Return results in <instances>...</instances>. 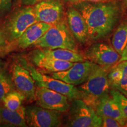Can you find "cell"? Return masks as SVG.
Masks as SVG:
<instances>
[{
  "label": "cell",
  "instance_id": "obj_5",
  "mask_svg": "<svg viewBox=\"0 0 127 127\" xmlns=\"http://www.w3.org/2000/svg\"><path fill=\"white\" fill-rule=\"evenodd\" d=\"M22 65L29 71L35 82L38 87H45L65 95L69 101L80 98V92L75 85L50 77L38 70L28 64L25 60H21Z\"/></svg>",
  "mask_w": 127,
  "mask_h": 127
},
{
  "label": "cell",
  "instance_id": "obj_21",
  "mask_svg": "<svg viewBox=\"0 0 127 127\" xmlns=\"http://www.w3.org/2000/svg\"><path fill=\"white\" fill-rule=\"evenodd\" d=\"M24 99L25 98L19 92L12 91L5 96L2 102L5 107L15 111L21 107L22 100Z\"/></svg>",
  "mask_w": 127,
  "mask_h": 127
},
{
  "label": "cell",
  "instance_id": "obj_27",
  "mask_svg": "<svg viewBox=\"0 0 127 127\" xmlns=\"http://www.w3.org/2000/svg\"><path fill=\"white\" fill-rule=\"evenodd\" d=\"M44 0H21L22 4L25 5H32Z\"/></svg>",
  "mask_w": 127,
  "mask_h": 127
},
{
  "label": "cell",
  "instance_id": "obj_17",
  "mask_svg": "<svg viewBox=\"0 0 127 127\" xmlns=\"http://www.w3.org/2000/svg\"><path fill=\"white\" fill-rule=\"evenodd\" d=\"M108 79L111 88L127 97V60L112 66L109 71Z\"/></svg>",
  "mask_w": 127,
  "mask_h": 127
},
{
  "label": "cell",
  "instance_id": "obj_25",
  "mask_svg": "<svg viewBox=\"0 0 127 127\" xmlns=\"http://www.w3.org/2000/svg\"><path fill=\"white\" fill-rule=\"evenodd\" d=\"M116 0H78V3L81 2H91V3H101V2H113Z\"/></svg>",
  "mask_w": 127,
  "mask_h": 127
},
{
  "label": "cell",
  "instance_id": "obj_12",
  "mask_svg": "<svg viewBox=\"0 0 127 127\" xmlns=\"http://www.w3.org/2000/svg\"><path fill=\"white\" fill-rule=\"evenodd\" d=\"M12 71L14 85L19 93L28 101L35 99V81L29 71L20 64H14Z\"/></svg>",
  "mask_w": 127,
  "mask_h": 127
},
{
  "label": "cell",
  "instance_id": "obj_18",
  "mask_svg": "<svg viewBox=\"0 0 127 127\" xmlns=\"http://www.w3.org/2000/svg\"><path fill=\"white\" fill-rule=\"evenodd\" d=\"M41 51L47 56L61 61L72 63L85 61V57L78 51H74L68 49H44Z\"/></svg>",
  "mask_w": 127,
  "mask_h": 127
},
{
  "label": "cell",
  "instance_id": "obj_15",
  "mask_svg": "<svg viewBox=\"0 0 127 127\" xmlns=\"http://www.w3.org/2000/svg\"><path fill=\"white\" fill-rule=\"evenodd\" d=\"M95 109L100 117L107 116L112 117L118 121L122 126L126 127V121L124 118L117 103L109 93L101 98Z\"/></svg>",
  "mask_w": 127,
  "mask_h": 127
},
{
  "label": "cell",
  "instance_id": "obj_16",
  "mask_svg": "<svg viewBox=\"0 0 127 127\" xmlns=\"http://www.w3.org/2000/svg\"><path fill=\"white\" fill-rule=\"evenodd\" d=\"M52 25L40 21L31 25L17 39L18 45L21 48H26L34 44L51 27Z\"/></svg>",
  "mask_w": 127,
  "mask_h": 127
},
{
  "label": "cell",
  "instance_id": "obj_13",
  "mask_svg": "<svg viewBox=\"0 0 127 127\" xmlns=\"http://www.w3.org/2000/svg\"><path fill=\"white\" fill-rule=\"evenodd\" d=\"M66 17L68 27L76 40L81 44L88 41V27L79 11L74 8H69L66 12Z\"/></svg>",
  "mask_w": 127,
  "mask_h": 127
},
{
  "label": "cell",
  "instance_id": "obj_20",
  "mask_svg": "<svg viewBox=\"0 0 127 127\" xmlns=\"http://www.w3.org/2000/svg\"><path fill=\"white\" fill-rule=\"evenodd\" d=\"M127 44V20L123 22L114 33L112 45L114 49L121 55Z\"/></svg>",
  "mask_w": 127,
  "mask_h": 127
},
{
  "label": "cell",
  "instance_id": "obj_30",
  "mask_svg": "<svg viewBox=\"0 0 127 127\" xmlns=\"http://www.w3.org/2000/svg\"><path fill=\"white\" fill-rule=\"evenodd\" d=\"M65 1H66V2L72 3V4H74L76 5L78 3V0H65Z\"/></svg>",
  "mask_w": 127,
  "mask_h": 127
},
{
  "label": "cell",
  "instance_id": "obj_8",
  "mask_svg": "<svg viewBox=\"0 0 127 127\" xmlns=\"http://www.w3.org/2000/svg\"><path fill=\"white\" fill-rule=\"evenodd\" d=\"M96 66L97 64L89 60L76 62L68 69L52 72V77L75 86L80 85L86 81Z\"/></svg>",
  "mask_w": 127,
  "mask_h": 127
},
{
  "label": "cell",
  "instance_id": "obj_9",
  "mask_svg": "<svg viewBox=\"0 0 127 127\" xmlns=\"http://www.w3.org/2000/svg\"><path fill=\"white\" fill-rule=\"evenodd\" d=\"M84 57L98 65L110 68L117 64L121 55L112 45L105 42H96L87 49Z\"/></svg>",
  "mask_w": 127,
  "mask_h": 127
},
{
  "label": "cell",
  "instance_id": "obj_10",
  "mask_svg": "<svg viewBox=\"0 0 127 127\" xmlns=\"http://www.w3.org/2000/svg\"><path fill=\"white\" fill-rule=\"evenodd\" d=\"M39 107L64 112L69 110L70 104L65 95L45 87H38L35 90V99Z\"/></svg>",
  "mask_w": 127,
  "mask_h": 127
},
{
  "label": "cell",
  "instance_id": "obj_2",
  "mask_svg": "<svg viewBox=\"0 0 127 127\" xmlns=\"http://www.w3.org/2000/svg\"><path fill=\"white\" fill-rule=\"evenodd\" d=\"M109 67L97 65L85 82L78 87L80 99L95 109L103 96L109 93Z\"/></svg>",
  "mask_w": 127,
  "mask_h": 127
},
{
  "label": "cell",
  "instance_id": "obj_14",
  "mask_svg": "<svg viewBox=\"0 0 127 127\" xmlns=\"http://www.w3.org/2000/svg\"><path fill=\"white\" fill-rule=\"evenodd\" d=\"M32 60L36 66L51 72L66 70L72 66L74 63L61 61L47 56L41 50L36 51L35 52Z\"/></svg>",
  "mask_w": 127,
  "mask_h": 127
},
{
  "label": "cell",
  "instance_id": "obj_11",
  "mask_svg": "<svg viewBox=\"0 0 127 127\" xmlns=\"http://www.w3.org/2000/svg\"><path fill=\"white\" fill-rule=\"evenodd\" d=\"M33 8L38 21L54 25L63 20L64 6L60 0H44Z\"/></svg>",
  "mask_w": 127,
  "mask_h": 127
},
{
  "label": "cell",
  "instance_id": "obj_23",
  "mask_svg": "<svg viewBox=\"0 0 127 127\" xmlns=\"http://www.w3.org/2000/svg\"><path fill=\"white\" fill-rule=\"evenodd\" d=\"M12 91V84L7 75L0 73V102L5 96Z\"/></svg>",
  "mask_w": 127,
  "mask_h": 127
},
{
  "label": "cell",
  "instance_id": "obj_3",
  "mask_svg": "<svg viewBox=\"0 0 127 127\" xmlns=\"http://www.w3.org/2000/svg\"><path fill=\"white\" fill-rule=\"evenodd\" d=\"M34 45L43 49H68L78 51L75 38L64 20L52 25Z\"/></svg>",
  "mask_w": 127,
  "mask_h": 127
},
{
  "label": "cell",
  "instance_id": "obj_6",
  "mask_svg": "<svg viewBox=\"0 0 127 127\" xmlns=\"http://www.w3.org/2000/svg\"><path fill=\"white\" fill-rule=\"evenodd\" d=\"M38 21L34 8H23L14 13L8 21L5 36L9 41L17 40L29 27Z\"/></svg>",
  "mask_w": 127,
  "mask_h": 127
},
{
  "label": "cell",
  "instance_id": "obj_26",
  "mask_svg": "<svg viewBox=\"0 0 127 127\" xmlns=\"http://www.w3.org/2000/svg\"><path fill=\"white\" fill-rule=\"evenodd\" d=\"M11 0H0V9L5 10L9 8Z\"/></svg>",
  "mask_w": 127,
  "mask_h": 127
},
{
  "label": "cell",
  "instance_id": "obj_24",
  "mask_svg": "<svg viewBox=\"0 0 127 127\" xmlns=\"http://www.w3.org/2000/svg\"><path fill=\"white\" fill-rule=\"evenodd\" d=\"M102 127H121L122 125L115 119L107 116H101Z\"/></svg>",
  "mask_w": 127,
  "mask_h": 127
},
{
  "label": "cell",
  "instance_id": "obj_4",
  "mask_svg": "<svg viewBox=\"0 0 127 127\" xmlns=\"http://www.w3.org/2000/svg\"><path fill=\"white\" fill-rule=\"evenodd\" d=\"M66 127H101L102 119L93 107L80 98L71 101Z\"/></svg>",
  "mask_w": 127,
  "mask_h": 127
},
{
  "label": "cell",
  "instance_id": "obj_1",
  "mask_svg": "<svg viewBox=\"0 0 127 127\" xmlns=\"http://www.w3.org/2000/svg\"><path fill=\"white\" fill-rule=\"evenodd\" d=\"M76 5L88 27L89 40L104 38L118 21L120 11L115 2H81Z\"/></svg>",
  "mask_w": 127,
  "mask_h": 127
},
{
  "label": "cell",
  "instance_id": "obj_19",
  "mask_svg": "<svg viewBox=\"0 0 127 127\" xmlns=\"http://www.w3.org/2000/svg\"><path fill=\"white\" fill-rule=\"evenodd\" d=\"M0 125L9 127H26V121L15 111L7 108L0 107Z\"/></svg>",
  "mask_w": 127,
  "mask_h": 127
},
{
  "label": "cell",
  "instance_id": "obj_29",
  "mask_svg": "<svg viewBox=\"0 0 127 127\" xmlns=\"http://www.w3.org/2000/svg\"><path fill=\"white\" fill-rule=\"evenodd\" d=\"M5 41V36L4 34V33L0 30V48L4 45Z\"/></svg>",
  "mask_w": 127,
  "mask_h": 127
},
{
  "label": "cell",
  "instance_id": "obj_28",
  "mask_svg": "<svg viewBox=\"0 0 127 127\" xmlns=\"http://www.w3.org/2000/svg\"><path fill=\"white\" fill-rule=\"evenodd\" d=\"M127 44L126 47H125V48L124 50L123 51L121 55L120 59V60H119V61L118 62V63H117V64L121 63V62H123V61H127Z\"/></svg>",
  "mask_w": 127,
  "mask_h": 127
},
{
  "label": "cell",
  "instance_id": "obj_7",
  "mask_svg": "<svg viewBox=\"0 0 127 127\" xmlns=\"http://www.w3.org/2000/svg\"><path fill=\"white\" fill-rule=\"evenodd\" d=\"M25 121L28 126L31 127H60L62 112L38 106H30L25 108Z\"/></svg>",
  "mask_w": 127,
  "mask_h": 127
},
{
  "label": "cell",
  "instance_id": "obj_31",
  "mask_svg": "<svg viewBox=\"0 0 127 127\" xmlns=\"http://www.w3.org/2000/svg\"><path fill=\"white\" fill-rule=\"evenodd\" d=\"M124 4V5H125V7H127V0H123Z\"/></svg>",
  "mask_w": 127,
  "mask_h": 127
},
{
  "label": "cell",
  "instance_id": "obj_22",
  "mask_svg": "<svg viewBox=\"0 0 127 127\" xmlns=\"http://www.w3.org/2000/svg\"><path fill=\"white\" fill-rule=\"evenodd\" d=\"M109 94L120 108L121 112L123 114L124 118L127 122L126 127L127 126V97L115 89L112 88L109 91Z\"/></svg>",
  "mask_w": 127,
  "mask_h": 127
}]
</instances>
